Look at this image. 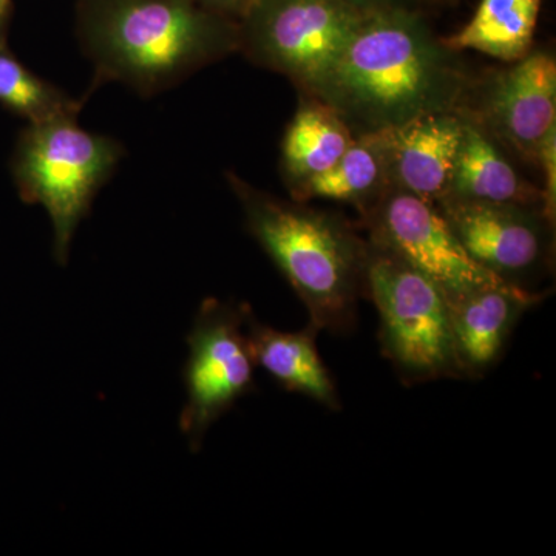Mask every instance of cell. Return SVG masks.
Returning a JSON list of instances; mask_svg holds the SVG:
<instances>
[{
    "mask_svg": "<svg viewBox=\"0 0 556 556\" xmlns=\"http://www.w3.org/2000/svg\"><path fill=\"white\" fill-rule=\"evenodd\" d=\"M365 289L380 317V346L407 386L460 379L442 289L388 249L368 241Z\"/></svg>",
    "mask_w": 556,
    "mask_h": 556,
    "instance_id": "5",
    "label": "cell"
},
{
    "mask_svg": "<svg viewBox=\"0 0 556 556\" xmlns=\"http://www.w3.org/2000/svg\"><path fill=\"white\" fill-rule=\"evenodd\" d=\"M382 131L391 182L428 203L444 199L463 141L460 109L424 113Z\"/></svg>",
    "mask_w": 556,
    "mask_h": 556,
    "instance_id": "12",
    "label": "cell"
},
{
    "mask_svg": "<svg viewBox=\"0 0 556 556\" xmlns=\"http://www.w3.org/2000/svg\"><path fill=\"white\" fill-rule=\"evenodd\" d=\"M365 13L345 0H257L239 22L240 50L309 94L340 60Z\"/></svg>",
    "mask_w": 556,
    "mask_h": 556,
    "instance_id": "6",
    "label": "cell"
},
{
    "mask_svg": "<svg viewBox=\"0 0 556 556\" xmlns=\"http://www.w3.org/2000/svg\"><path fill=\"white\" fill-rule=\"evenodd\" d=\"M437 206L467 254L508 283L527 288L551 258V229L540 208L444 199Z\"/></svg>",
    "mask_w": 556,
    "mask_h": 556,
    "instance_id": "9",
    "label": "cell"
},
{
    "mask_svg": "<svg viewBox=\"0 0 556 556\" xmlns=\"http://www.w3.org/2000/svg\"><path fill=\"white\" fill-rule=\"evenodd\" d=\"M318 329L313 324L299 331H278L247 311V334L255 365L278 386L313 399L332 412L342 409L338 388L317 350Z\"/></svg>",
    "mask_w": 556,
    "mask_h": 556,
    "instance_id": "14",
    "label": "cell"
},
{
    "mask_svg": "<svg viewBox=\"0 0 556 556\" xmlns=\"http://www.w3.org/2000/svg\"><path fill=\"white\" fill-rule=\"evenodd\" d=\"M361 215L369 233L368 241L388 249L426 274L447 300L471 289L506 281L467 254L437 204L393 182Z\"/></svg>",
    "mask_w": 556,
    "mask_h": 556,
    "instance_id": "8",
    "label": "cell"
},
{
    "mask_svg": "<svg viewBox=\"0 0 556 556\" xmlns=\"http://www.w3.org/2000/svg\"><path fill=\"white\" fill-rule=\"evenodd\" d=\"M0 104L30 124L78 116L80 102L40 78L5 46L0 47Z\"/></svg>",
    "mask_w": 556,
    "mask_h": 556,
    "instance_id": "18",
    "label": "cell"
},
{
    "mask_svg": "<svg viewBox=\"0 0 556 556\" xmlns=\"http://www.w3.org/2000/svg\"><path fill=\"white\" fill-rule=\"evenodd\" d=\"M248 305L217 299L201 303L188 336L185 386L188 393L179 428L199 452L212 424L255 390V361L247 334Z\"/></svg>",
    "mask_w": 556,
    "mask_h": 556,
    "instance_id": "7",
    "label": "cell"
},
{
    "mask_svg": "<svg viewBox=\"0 0 556 556\" xmlns=\"http://www.w3.org/2000/svg\"><path fill=\"white\" fill-rule=\"evenodd\" d=\"M201 9L226 20L240 22L257 0H193Z\"/></svg>",
    "mask_w": 556,
    "mask_h": 556,
    "instance_id": "20",
    "label": "cell"
},
{
    "mask_svg": "<svg viewBox=\"0 0 556 556\" xmlns=\"http://www.w3.org/2000/svg\"><path fill=\"white\" fill-rule=\"evenodd\" d=\"M362 11L386 9V7L405 5L404 0H345Z\"/></svg>",
    "mask_w": 556,
    "mask_h": 556,
    "instance_id": "21",
    "label": "cell"
},
{
    "mask_svg": "<svg viewBox=\"0 0 556 556\" xmlns=\"http://www.w3.org/2000/svg\"><path fill=\"white\" fill-rule=\"evenodd\" d=\"M543 300L508 281L485 285L447 300L460 379H481L501 356L519 318Z\"/></svg>",
    "mask_w": 556,
    "mask_h": 556,
    "instance_id": "11",
    "label": "cell"
},
{
    "mask_svg": "<svg viewBox=\"0 0 556 556\" xmlns=\"http://www.w3.org/2000/svg\"><path fill=\"white\" fill-rule=\"evenodd\" d=\"M249 232L280 269L318 331L348 334L358 300L367 298L368 241L343 219L299 201H285L229 174Z\"/></svg>",
    "mask_w": 556,
    "mask_h": 556,
    "instance_id": "3",
    "label": "cell"
},
{
    "mask_svg": "<svg viewBox=\"0 0 556 556\" xmlns=\"http://www.w3.org/2000/svg\"><path fill=\"white\" fill-rule=\"evenodd\" d=\"M536 164L541 167L544 175V185L541 189L543 193V212L544 218L555 225L556 212V124L548 129L547 134L541 139L538 146Z\"/></svg>",
    "mask_w": 556,
    "mask_h": 556,
    "instance_id": "19",
    "label": "cell"
},
{
    "mask_svg": "<svg viewBox=\"0 0 556 556\" xmlns=\"http://www.w3.org/2000/svg\"><path fill=\"white\" fill-rule=\"evenodd\" d=\"M354 138L346 121L331 105L302 93L281 142V170L289 192L338 163Z\"/></svg>",
    "mask_w": 556,
    "mask_h": 556,
    "instance_id": "15",
    "label": "cell"
},
{
    "mask_svg": "<svg viewBox=\"0 0 556 556\" xmlns=\"http://www.w3.org/2000/svg\"><path fill=\"white\" fill-rule=\"evenodd\" d=\"M466 109L500 144L536 164L538 146L556 124L555 58L530 51L486 83L478 109Z\"/></svg>",
    "mask_w": 556,
    "mask_h": 556,
    "instance_id": "10",
    "label": "cell"
},
{
    "mask_svg": "<svg viewBox=\"0 0 556 556\" xmlns=\"http://www.w3.org/2000/svg\"><path fill=\"white\" fill-rule=\"evenodd\" d=\"M391 185L383 131L357 135L338 163L292 189V200H331L365 212Z\"/></svg>",
    "mask_w": 556,
    "mask_h": 556,
    "instance_id": "16",
    "label": "cell"
},
{
    "mask_svg": "<svg viewBox=\"0 0 556 556\" xmlns=\"http://www.w3.org/2000/svg\"><path fill=\"white\" fill-rule=\"evenodd\" d=\"M543 0H481L463 30L442 40L453 51L475 50L504 62L532 51Z\"/></svg>",
    "mask_w": 556,
    "mask_h": 556,
    "instance_id": "17",
    "label": "cell"
},
{
    "mask_svg": "<svg viewBox=\"0 0 556 556\" xmlns=\"http://www.w3.org/2000/svg\"><path fill=\"white\" fill-rule=\"evenodd\" d=\"M121 156L118 141L83 129L78 116L30 124L22 134L14 153V181L25 203L46 207L53 225L54 257L61 265L67 263L73 236Z\"/></svg>",
    "mask_w": 556,
    "mask_h": 556,
    "instance_id": "4",
    "label": "cell"
},
{
    "mask_svg": "<svg viewBox=\"0 0 556 556\" xmlns=\"http://www.w3.org/2000/svg\"><path fill=\"white\" fill-rule=\"evenodd\" d=\"M11 0H0V14H10Z\"/></svg>",
    "mask_w": 556,
    "mask_h": 556,
    "instance_id": "23",
    "label": "cell"
},
{
    "mask_svg": "<svg viewBox=\"0 0 556 556\" xmlns=\"http://www.w3.org/2000/svg\"><path fill=\"white\" fill-rule=\"evenodd\" d=\"M78 36L98 80H119L141 93L240 50L239 22L193 0H79Z\"/></svg>",
    "mask_w": 556,
    "mask_h": 556,
    "instance_id": "2",
    "label": "cell"
},
{
    "mask_svg": "<svg viewBox=\"0 0 556 556\" xmlns=\"http://www.w3.org/2000/svg\"><path fill=\"white\" fill-rule=\"evenodd\" d=\"M459 109L464 116L463 141L444 199L518 204L541 211V189L518 174L496 139L466 108Z\"/></svg>",
    "mask_w": 556,
    "mask_h": 556,
    "instance_id": "13",
    "label": "cell"
},
{
    "mask_svg": "<svg viewBox=\"0 0 556 556\" xmlns=\"http://www.w3.org/2000/svg\"><path fill=\"white\" fill-rule=\"evenodd\" d=\"M427 22L407 5L367 11L311 97L327 102L354 137L463 105L467 78Z\"/></svg>",
    "mask_w": 556,
    "mask_h": 556,
    "instance_id": "1",
    "label": "cell"
},
{
    "mask_svg": "<svg viewBox=\"0 0 556 556\" xmlns=\"http://www.w3.org/2000/svg\"><path fill=\"white\" fill-rule=\"evenodd\" d=\"M9 16L10 14H0V47L5 46V30Z\"/></svg>",
    "mask_w": 556,
    "mask_h": 556,
    "instance_id": "22",
    "label": "cell"
}]
</instances>
